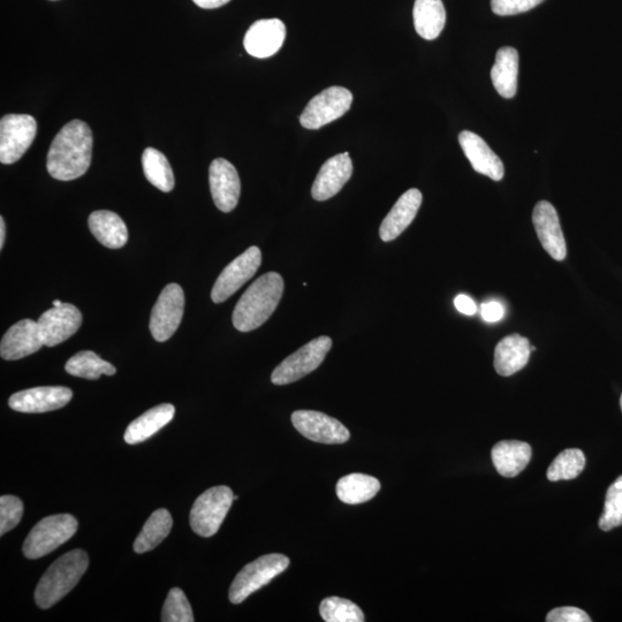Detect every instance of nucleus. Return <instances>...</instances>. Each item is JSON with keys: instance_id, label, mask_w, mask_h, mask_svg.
<instances>
[{"instance_id": "nucleus-1", "label": "nucleus", "mask_w": 622, "mask_h": 622, "mask_svg": "<svg viewBox=\"0 0 622 622\" xmlns=\"http://www.w3.org/2000/svg\"><path fill=\"white\" fill-rule=\"evenodd\" d=\"M93 143V132L85 121L66 124L51 143L47 163L50 176L60 181L82 177L91 164Z\"/></svg>"}, {"instance_id": "nucleus-19", "label": "nucleus", "mask_w": 622, "mask_h": 622, "mask_svg": "<svg viewBox=\"0 0 622 622\" xmlns=\"http://www.w3.org/2000/svg\"><path fill=\"white\" fill-rule=\"evenodd\" d=\"M353 162L350 154L333 156L326 161L315 179L311 195L316 201H326L337 195L351 179Z\"/></svg>"}, {"instance_id": "nucleus-16", "label": "nucleus", "mask_w": 622, "mask_h": 622, "mask_svg": "<svg viewBox=\"0 0 622 622\" xmlns=\"http://www.w3.org/2000/svg\"><path fill=\"white\" fill-rule=\"evenodd\" d=\"M533 223L537 237L546 253L553 260L564 261L567 256V247L555 207L546 201L538 202L533 212Z\"/></svg>"}, {"instance_id": "nucleus-29", "label": "nucleus", "mask_w": 622, "mask_h": 622, "mask_svg": "<svg viewBox=\"0 0 622 622\" xmlns=\"http://www.w3.org/2000/svg\"><path fill=\"white\" fill-rule=\"evenodd\" d=\"M172 525L173 520L170 512L165 508H159L150 515L141 533L136 537L133 546L134 551L146 553L157 548L170 534Z\"/></svg>"}, {"instance_id": "nucleus-11", "label": "nucleus", "mask_w": 622, "mask_h": 622, "mask_svg": "<svg viewBox=\"0 0 622 622\" xmlns=\"http://www.w3.org/2000/svg\"><path fill=\"white\" fill-rule=\"evenodd\" d=\"M262 263V252L259 247H250L223 270L211 291V299L222 303L237 293L248 280L255 276Z\"/></svg>"}, {"instance_id": "nucleus-2", "label": "nucleus", "mask_w": 622, "mask_h": 622, "mask_svg": "<svg viewBox=\"0 0 622 622\" xmlns=\"http://www.w3.org/2000/svg\"><path fill=\"white\" fill-rule=\"evenodd\" d=\"M284 293V279L268 272L247 288L233 311L234 328L240 332L259 329L277 309Z\"/></svg>"}, {"instance_id": "nucleus-26", "label": "nucleus", "mask_w": 622, "mask_h": 622, "mask_svg": "<svg viewBox=\"0 0 622 622\" xmlns=\"http://www.w3.org/2000/svg\"><path fill=\"white\" fill-rule=\"evenodd\" d=\"M519 53L511 47L499 49L491 70V80L498 94L513 98L518 90Z\"/></svg>"}, {"instance_id": "nucleus-39", "label": "nucleus", "mask_w": 622, "mask_h": 622, "mask_svg": "<svg viewBox=\"0 0 622 622\" xmlns=\"http://www.w3.org/2000/svg\"><path fill=\"white\" fill-rule=\"evenodd\" d=\"M481 315L485 322H499L505 317V307L498 301L484 302L481 306Z\"/></svg>"}, {"instance_id": "nucleus-12", "label": "nucleus", "mask_w": 622, "mask_h": 622, "mask_svg": "<svg viewBox=\"0 0 622 622\" xmlns=\"http://www.w3.org/2000/svg\"><path fill=\"white\" fill-rule=\"evenodd\" d=\"M292 423L303 437L321 444H344L350 431L333 417L315 411H297L292 414Z\"/></svg>"}, {"instance_id": "nucleus-34", "label": "nucleus", "mask_w": 622, "mask_h": 622, "mask_svg": "<svg viewBox=\"0 0 622 622\" xmlns=\"http://www.w3.org/2000/svg\"><path fill=\"white\" fill-rule=\"evenodd\" d=\"M598 525L604 532L622 526V476L606 492L604 512Z\"/></svg>"}, {"instance_id": "nucleus-9", "label": "nucleus", "mask_w": 622, "mask_h": 622, "mask_svg": "<svg viewBox=\"0 0 622 622\" xmlns=\"http://www.w3.org/2000/svg\"><path fill=\"white\" fill-rule=\"evenodd\" d=\"M36 133L37 123L32 116H4L0 120V162L17 163L32 146Z\"/></svg>"}, {"instance_id": "nucleus-7", "label": "nucleus", "mask_w": 622, "mask_h": 622, "mask_svg": "<svg viewBox=\"0 0 622 622\" xmlns=\"http://www.w3.org/2000/svg\"><path fill=\"white\" fill-rule=\"evenodd\" d=\"M331 347L332 340L329 337L323 336L311 340L273 370L271 382L275 385H287L313 373L321 366Z\"/></svg>"}, {"instance_id": "nucleus-22", "label": "nucleus", "mask_w": 622, "mask_h": 622, "mask_svg": "<svg viewBox=\"0 0 622 622\" xmlns=\"http://www.w3.org/2000/svg\"><path fill=\"white\" fill-rule=\"evenodd\" d=\"M532 353L529 340L514 333L500 340L495 350V369L500 376L510 377L527 366Z\"/></svg>"}, {"instance_id": "nucleus-38", "label": "nucleus", "mask_w": 622, "mask_h": 622, "mask_svg": "<svg viewBox=\"0 0 622 622\" xmlns=\"http://www.w3.org/2000/svg\"><path fill=\"white\" fill-rule=\"evenodd\" d=\"M548 622H591V618L581 609L573 608V606H565V608H557L552 610L548 617Z\"/></svg>"}, {"instance_id": "nucleus-23", "label": "nucleus", "mask_w": 622, "mask_h": 622, "mask_svg": "<svg viewBox=\"0 0 622 622\" xmlns=\"http://www.w3.org/2000/svg\"><path fill=\"white\" fill-rule=\"evenodd\" d=\"M532 447L519 441H503L493 446L491 458L497 472L512 479L528 466L532 459Z\"/></svg>"}, {"instance_id": "nucleus-15", "label": "nucleus", "mask_w": 622, "mask_h": 622, "mask_svg": "<svg viewBox=\"0 0 622 622\" xmlns=\"http://www.w3.org/2000/svg\"><path fill=\"white\" fill-rule=\"evenodd\" d=\"M209 181L215 206L223 212H231L238 206L241 182L237 169L224 158L211 163Z\"/></svg>"}, {"instance_id": "nucleus-37", "label": "nucleus", "mask_w": 622, "mask_h": 622, "mask_svg": "<svg viewBox=\"0 0 622 622\" xmlns=\"http://www.w3.org/2000/svg\"><path fill=\"white\" fill-rule=\"evenodd\" d=\"M543 2L544 0H491V9L493 13L500 15V17H507V15L533 10Z\"/></svg>"}, {"instance_id": "nucleus-17", "label": "nucleus", "mask_w": 622, "mask_h": 622, "mask_svg": "<svg viewBox=\"0 0 622 622\" xmlns=\"http://www.w3.org/2000/svg\"><path fill=\"white\" fill-rule=\"evenodd\" d=\"M43 346L39 323L22 320L5 333L0 343V355L6 361L20 360L39 352Z\"/></svg>"}, {"instance_id": "nucleus-4", "label": "nucleus", "mask_w": 622, "mask_h": 622, "mask_svg": "<svg viewBox=\"0 0 622 622\" xmlns=\"http://www.w3.org/2000/svg\"><path fill=\"white\" fill-rule=\"evenodd\" d=\"M78 520L71 514H56L44 518L32 529L24 543V555L39 559L49 555L77 533Z\"/></svg>"}, {"instance_id": "nucleus-31", "label": "nucleus", "mask_w": 622, "mask_h": 622, "mask_svg": "<svg viewBox=\"0 0 622 622\" xmlns=\"http://www.w3.org/2000/svg\"><path fill=\"white\" fill-rule=\"evenodd\" d=\"M65 369L68 374L95 381L102 375L113 376L117 373L116 367L106 362L91 351L80 352L67 361Z\"/></svg>"}, {"instance_id": "nucleus-14", "label": "nucleus", "mask_w": 622, "mask_h": 622, "mask_svg": "<svg viewBox=\"0 0 622 622\" xmlns=\"http://www.w3.org/2000/svg\"><path fill=\"white\" fill-rule=\"evenodd\" d=\"M73 392L64 386H41L12 394L9 405L15 412L47 413L65 407Z\"/></svg>"}, {"instance_id": "nucleus-3", "label": "nucleus", "mask_w": 622, "mask_h": 622, "mask_svg": "<svg viewBox=\"0 0 622 622\" xmlns=\"http://www.w3.org/2000/svg\"><path fill=\"white\" fill-rule=\"evenodd\" d=\"M89 566L86 551L77 549L65 553L44 573L35 590V602L43 610L50 609L63 599L81 580Z\"/></svg>"}, {"instance_id": "nucleus-28", "label": "nucleus", "mask_w": 622, "mask_h": 622, "mask_svg": "<svg viewBox=\"0 0 622 622\" xmlns=\"http://www.w3.org/2000/svg\"><path fill=\"white\" fill-rule=\"evenodd\" d=\"M381 483L375 477L366 474H350L337 483V496L348 505H359L373 499Z\"/></svg>"}, {"instance_id": "nucleus-27", "label": "nucleus", "mask_w": 622, "mask_h": 622, "mask_svg": "<svg viewBox=\"0 0 622 622\" xmlns=\"http://www.w3.org/2000/svg\"><path fill=\"white\" fill-rule=\"evenodd\" d=\"M414 26L422 39L436 40L443 32L446 11L442 0H415Z\"/></svg>"}, {"instance_id": "nucleus-40", "label": "nucleus", "mask_w": 622, "mask_h": 622, "mask_svg": "<svg viewBox=\"0 0 622 622\" xmlns=\"http://www.w3.org/2000/svg\"><path fill=\"white\" fill-rule=\"evenodd\" d=\"M454 306L460 311L461 314L472 316L476 314L477 307L472 298H469L468 295L460 294L454 300Z\"/></svg>"}, {"instance_id": "nucleus-25", "label": "nucleus", "mask_w": 622, "mask_h": 622, "mask_svg": "<svg viewBox=\"0 0 622 622\" xmlns=\"http://www.w3.org/2000/svg\"><path fill=\"white\" fill-rule=\"evenodd\" d=\"M88 224L90 232L106 248L119 249L127 244V226L116 212L95 211L90 215Z\"/></svg>"}, {"instance_id": "nucleus-32", "label": "nucleus", "mask_w": 622, "mask_h": 622, "mask_svg": "<svg viewBox=\"0 0 622 622\" xmlns=\"http://www.w3.org/2000/svg\"><path fill=\"white\" fill-rule=\"evenodd\" d=\"M586 467V457L581 450L571 449L561 452L548 469L549 481H568L578 477Z\"/></svg>"}, {"instance_id": "nucleus-41", "label": "nucleus", "mask_w": 622, "mask_h": 622, "mask_svg": "<svg viewBox=\"0 0 622 622\" xmlns=\"http://www.w3.org/2000/svg\"><path fill=\"white\" fill-rule=\"evenodd\" d=\"M193 2L201 9L214 10L230 3L231 0H193Z\"/></svg>"}, {"instance_id": "nucleus-36", "label": "nucleus", "mask_w": 622, "mask_h": 622, "mask_svg": "<svg viewBox=\"0 0 622 622\" xmlns=\"http://www.w3.org/2000/svg\"><path fill=\"white\" fill-rule=\"evenodd\" d=\"M24 514V504L15 496L0 498V535H5L17 527Z\"/></svg>"}, {"instance_id": "nucleus-21", "label": "nucleus", "mask_w": 622, "mask_h": 622, "mask_svg": "<svg viewBox=\"0 0 622 622\" xmlns=\"http://www.w3.org/2000/svg\"><path fill=\"white\" fill-rule=\"evenodd\" d=\"M422 200V193L416 188L409 189L402 195L389 215L384 218L379 229V237L385 242L396 240L413 223L421 208Z\"/></svg>"}, {"instance_id": "nucleus-13", "label": "nucleus", "mask_w": 622, "mask_h": 622, "mask_svg": "<svg viewBox=\"0 0 622 622\" xmlns=\"http://www.w3.org/2000/svg\"><path fill=\"white\" fill-rule=\"evenodd\" d=\"M39 329L44 346L55 347L70 339L82 324L81 311L70 303L52 307L40 317Z\"/></svg>"}, {"instance_id": "nucleus-20", "label": "nucleus", "mask_w": 622, "mask_h": 622, "mask_svg": "<svg viewBox=\"0 0 622 622\" xmlns=\"http://www.w3.org/2000/svg\"><path fill=\"white\" fill-rule=\"evenodd\" d=\"M459 142L462 150L473 169L483 176H487L495 181H500L504 177L505 169L502 159H500L488 143L481 136L464 131L459 135Z\"/></svg>"}, {"instance_id": "nucleus-5", "label": "nucleus", "mask_w": 622, "mask_h": 622, "mask_svg": "<svg viewBox=\"0 0 622 622\" xmlns=\"http://www.w3.org/2000/svg\"><path fill=\"white\" fill-rule=\"evenodd\" d=\"M290 563L286 556L271 553L246 565L231 584V603L240 604L246 601L255 591L267 586L276 576L285 572Z\"/></svg>"}, {"instance_id": "nucleus-35", "label": "nucleus", "mask_w": 622, "mask_h": 622, "mask_svg": "<svg viewBox=\"0 0 622 622\" xmlns=\"http://www.w3.org/2000/svg\"><path fill=\"white\" fill-rule=\"evenodd\" d=\"M162 621L164 622H193L194 614L184 591L180 588L170 590L164 603Z\"/></svg>"}, {"instance_id": "nucleus-6", "label": "nucleus", "mask_w": 622, "mask_h": 622, "mask_svg": "<svg viewBox=\"0 0 622 622\" xmlns=\"http://www.w3.org/2000/svg\"><path fill=\"white\" fill-rule=\"evenodd\" d=\"M234 495L229 487H214L203 492L192 507L191 527L201 537H211L218 533L229 513Z\"/></svg>"}, {"instance_id": "nucleus-24", "label": "nucleus", "mask_w": 622, "mask_h": 622, "mask_svg": "<svg viewBox=\"0 0 622 622\" xmlns=\"http://www.w3.org/2000/svg\"><path fill=\"white\" fill-rule=\"evenodd\" d=\"M176 408L171 404L158 405L143 413L127 427L124 435L125 442L130 445L148 441L157 432L173 420Z\"/></svg>"}, {"instance_id": "nucleus-33", "label": "nucleus", "mask_w": 622, "mask_h": 622, "mask_svg": "<svg viewBox=\"0 0 622 622\" xmlns=\"http://www.w3.org/2000/svg\"><path fill=\"white\" fill-rule=\"evenodd\" d=\"M320 613L326 622H363L366 620L358 605L340 597L323 599Z\"/></svg>"}, {"instance_id": "nucleus-42", "label": "nucleus", "mask_w": 622, "mask_h": 622, "mask_svg": "<svg viewBox=\"0 0 622 622\" xmlns=\"http://www.w3.org/2000/svg\"><path fill=\"white\" fill-rule=\"evenodd\" d=\"M6 226L3 217H0V249H3L5 244Z\"/></svg>"}, {"instance_id": "nucleus-30", "label": "nucleus", "mask_w": 622, "mask_h": 622, "mask_svg": "<svg viewBox=\"0 0 622 622\" xmlns=\"http://www.w3.org/2000/svg\"><path fill=\"white\" fill-rule=\"evenodd\" d=\"M142 166L144 176L151 185L164 193H169L174 188L173 171L168 158L155 148H147L143 151Z\"/></svg>"}, {"instance_id": "nucleus-8", "label": "nucleus", "mask_w": 622, "mask_h": 622, "mask_svg": "<svg viewBox=\"0 0 622 622\" xmlns=\"http://www.w3.org/2000/svg\"><path fill=\"white\" fill-rule=\"evenodd\" d=\"M353 95L343 87H330L311 100L300 116L307 130H318L345 115L351 109Z\"/></svg>"}, {"instance_id": "nucleus-18", "label": "nucleus", "mask_w": 622, "mask_h": 622, "mask_svg": "<svg viewBox=\"0 0 622 622\" xmlns=\"http://www.w3.org/2000/svg\"><path fill=\"white\" fill-rule=\"evenodd\" d=\"M286 37V27L279 19H264L256 21L246 33L244 45L250 56L255 58H269L283 47Z\"/></svg>"}, {"instance_id": "nucleus-10", "label": "nucleus", "mask_w": 622, "mask_h": 622, "mask_svg": "<svg viewBox=\"0 0 622 622\" xmlns=\"http://www.w3.org/2000/svg\"><path fill=\"white\" fill-rule=\"evenodd\" d=\"M184 310V290L178 284H169L159 294L156 305L151 311L150 332L158 343H164L176 333L184 316Z\"/></svg>"}, {"instance_id": "nucleus-44", "label": "nucleus", "mask_w": 622, "mask_h": 622, "mask_svg": "<svg viewBox=\"0 0 622 622\" xmlns=\"http://www.w3.org/2000/svg\"><path fill=\"white\" fill-rule=\"evenodd\" d=\"M620 407H621V411H622V396L620 398Z\"/></svg>"}, {"instance_id": "nucleus-43", "label": "nucleus", "mask_w": 622, "mask_h": 622, "mask_svg": "<svg viewBox=\"0 0 622 622\" xmlns=\"http://www.w3.org/2000/svg\"><path fill=\"white\" fill-rule=\"evenodd\" d=\"M52 305H53V307H60V306H63L64 303L62 301L55 300V301H53Z\"/></svg>"}]
</instances>
